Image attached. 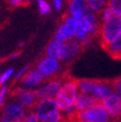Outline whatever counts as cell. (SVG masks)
Masks as SVG:
<instances>
[{
  "instance_id": "cell-1",
  "label": "cell",
  "mask_w": 121,
  "mask_h": 122,
  "mask_svg": "<svg viewBox=\"0 0 121 122\" xmlns=\"http://www.w3.org/2000/svg\"><path fill=\"white\" fill-rule=\"evenodd\" d=\"M121 34V16L114 14L99 25L98 39L100 47L105 51Z\"/></svg>"
},
{
  "instance_id": "cell-2",
  "label": "cell",
  "mask_w": 121,
  "mask_h": 122,
  "mask_svg": "<svg viewBox=\"0 0 121 122\" xmlns=\"http://www.w3.org/2000/svg\"><path fill=\"white\" fill-rule=\"evenodd\" d=\"M78 86V80L71 76L66 81L62 86L60 87L58 93L55 96V99L58 103L59 110L66 111L68 109L75 106L76 99V91Z\"/></svg>"
},
{
  "instance_id": "cell-3",
  "label": "cell",
  "mask_w": 121,
  "mask_h": 122,
  "mask_svg": "<svg viewBox=\"0 0 121 122\" xmlns=\"http://www.w3.org/2000/svg\"><path fill=\"white\" fill-rule=\"evenodd\" d=\"M10 96L19 101L27 110H33L39 101L35 89H28L20 85L10 91Z\"/></svg>"
},
{
  "instance_id": "cell-4",
  "label": "cell",
  "mask_w": 121,
  "mask_h": 122,
  "mask_svg": "<svg viewBox=\"0 0 121 122\" xmlns=\"http://www.w3.org/2000/svg\"><path fill=\"white\" fill-rule=\"evenodd\" d=\"M27 109L13 97H9L1 108V115L13 121H21L25 116Z\"/></svg>"
},
{
  "instance_id": "cell-5",
  "label": "cell",
  "mask_w": 121,
  "mask_h": 122,
  "mask_svg": "<svg viewBox=\"0 0 121 122\" xmlns=\"http://www.w3.org/2000/svg\"><path fill=\"white\" fill-rule=\"evenodd\" d=\"M86 50L82 46L81 41H68L66 43H63V47L60 49L59 60H74Z\"/></svg>"
},
{
  "instance_id": "cell-6",
  "label": "cell",
  "mask_w": 121,
  "mask_h": 122,
  "mask_svg": "<svg viewBox=\"0 0 121 122\" xmlns=\"http://www.w3.org/2000/svg\"><path fill=\"white\" fill-rule=\"evenodd\" d=\"M45 81V76L38 71L37 68L29 69L24 76L20 80L19 85L28 89H35Z\"/></svg>"
},
{
  "instance_id": "cell-7",
  "label": "cell",
  "mask_w": 121,
  "mask_h": 122,
  "mask_svg": "<svg viewBox=\"0 0 121 122\" xmlns=\"http://www.w3.org/2000/svg\"><path fill=\"white\" fill-rule=\"evenodd\" d=\"M101 104L107 110L109 115L113 119L121 120V97L115 93L106 96L101 99Z\"/></svg>"
},
{
  "instance_id": "cell-8",
  "label": "cell",
  "mask_w": 121,
  "mask_h": 122,
  "mask_svg": "<svg viewBox=\"0 0 121 122\" xmlns=\"http://www.w3.org/2000/svg\"><path fill=\"white\" fill-rule=\"evenodd\" d=\"M91 93L98 99H103L114 93L111 80H92Z\"/></svg>"
},
{
  "instance_id": "cell-9",
  "label": "cell",
  "mask_w": 121,
  "mask_h": 122,
  "mask_svg": "<svg viewBox=\"0 0 121 122\" xmlns=\"http://www.w3.org/2000/svg\"><path fill=\"white\" fill-rule=\"evenodd\" d=\"M58 109V103L55 98H42L39 99L33 110L36 112L39 119L41 120Z\"/></svg>"
},
{
  "instance_id": "cell-10",
  "label": "cell",
  "mask_w": 121,
  "mask_h": 122,
  "mask_svg": "<svg viewBox=\"0 0 121 122\" xmlns=\"http://www.w3.org/2000/svg\"><path fill=\"white\" fill-rule=\"evenodd\" d=\"M36 68L45 76V80H47V78L57 75V71L59 70V63L57 59L46 56L45 58L41 59L39 61Z\"/></svg>"
},
{
  "instance_id": "cell-11",
  "label": "cell",
  "mask_w": 121,
  "mask_h": 122,
  "mask_svg": "<svg viewBox=\"0 0 121 122\" xmlns=\"http://www.w3.org/2000/svg\"><path fill=\"white\" fill-rule=\"evenodd\" d=\"M100 101L101 99H98L94 95H90L89 93L78 92V94L76 95L75 106L76 109L84 110V109H88L96 104H98V103H100Z\"/></svg>"
},
{
  "instance_id": "cell-12",
  "label": "cell",
  "mask_w": 121,
  "mask_h": 122,
  "mask_svg": "<svg viewBox=\"0 0 121 122\" xmlns=\"http://www.w3.org/2000/svg\"><path fill=\"white\" fill-rule=\"evenodd\" d=\"M76 38L78 40H83L84 38L87 37L89 33V30L91 28L92 24L88 21V19L86 17V15L82 16L80 19L76 20Z\"/></svg>"
},
{
  "instance_id": "cell-13",
  "label": "cell",
  "mask_w": 121,
  "mask_h": 122,
  "mask_svg": "<svg viewBox=\"0 0 121 122\" xmlns=\"http://www.w3.org/2000/svg\"><path fill=\"white\" fill-rule=\"evenodd\" d=\"M69 6V13L75 14L76 12H86L89 9L88 7V2L86 0H71L68 3Z\"/></svg>"
},
{
  "instance_id": "cell-14",
  "label": "cell",
  "mask_w": 121,
  "mask_h": 122,
  "mask_svg": "<svg viewBox=\"0 0 121 122\" xmlns=\"http://www.w3.org/2000/svg\"><path fill=\"white\" fill-rule=\"evenodd\" d=\"M105 52L108 54V56L111 59L115 60V61L121 60V34L119 37L106 49Z\"/></svg>"
},
{
  "instance_id": "cell-15",
  "label": "cell",
  "mask_w": 121,
  "mask_h": 122,
  "mask_svg": "<svg viewBox=\"0 0 121 122\" xmlns=\"http://www.w3.org/2000/svg\"><path fill=\"white\" fill-rule=\"evenodd\" d=\"M62 47H63V43L62 42L53 40L52 42L49 43V45L46 47V50H45L46 56L59 60L60 53V49H62Z\"/></svg>"
},
{
  "instance_id": "cell-16",
  "label": "cell",
  "mask_w": 121,
  "mask_h": 122,
  "mask_svg": "<svg viewBox=\"0 0 121 122\" xmlns=\"http://www.w3.org/2000/svg\"><path fill=\"white\" fill-rule=\"evenodd\" d=\"M88 7L96 15L101 14L107 7L105 0H88Z\"/></svg>"
},
{
  "instance_id": "cell-17",
  "label": "cell",
  "mask_w": 121,
  "mask_h": 122,
  "mask_svg": "<svg viewBox=\"0 0 121 122\" xmlns=\"http://www.w3.org/2000/svg\"><path fill=\"white\" fill-rule=\"evenodd\" d=\"M71 38L72 37L69 34V32L66 31L65 24H60V25L59 26V28H58V30H57V32L55 33V35H54V40L62 42V43L69 41Z\"/></svg>"
},
{
  "instance_id": "cell-18",
  "label": "cell",
  "mask_w": 121,
  "mask_h": 122,
  "mask_svg": "<svg viewBox=\"0 0 121 122\" xmlns=\"http://www.w3.org/2000/svg\"><path fill=\"white\" fill-rule=\"evenodd\" d=\"M92 87V80H78V86L77 89L81 93H90Z\"/></svg>"
},
{
  "instance_id": "cell-19",
  "label": "cell",
  "mask_w": 121,
  "mask_h": 122,
  "mask_svg": "<svg viewBox=\"0 0 121 122\" xmlns=\"http://www.w3.org/2000/svg\"><path fill=\"white\" fill-rule=\"evenodd\" d=\"M64 21H65L64 24L66 26V31L69 32V34L71 36V37H74L76 35V21L72 17H69V18L66 17Z\"/></svg>"
},
{
  "instance_id": "cell-20",
  "label": "cell",
  "mask_w": 121,
  "mask_h": 122,
  "mask_svg": "<svg viewBox=\"0 0 121 122\" xmlns=\"http://www.w3.org/2000/svg\"><path fill=\"white\" fill-rule=\"evenodd\" d=\"M9 94H10V89H9V85L6 83L3 85H0V109L2 108V106L5 104V102L7 101L9 98Z\"/></svg>"
},
{
  "instance_id": "cell-21",
  "label": "cell",
  "mask_w": 121,
  "mask_h": 122,
  "mask_svg": "<svg viewBox=\"0 0 121 122\" xmlns=\"http://www.w3.org/2000/svg\"><path fill=\"white\" fill-rule=\"evenodd\" d=\"M14 74H15V71L13 68H9V69H6L5 71H3L1 74H0V85L7 83L8 81L14 76Z\"/></svg>"
},
{
  "instance_id": "cell-22",
  "label": "cell",
  "mask_w": 121,
  "mask_h": 122,
  "mask_svg": "<svg viewBox=\"0 0 121 122\" xmlns=\"http://www.w3.org/2000/svg\"><path fill=\"white\" fill-rule=\"evenodd\" d=\"M106 6L114 12V14L121 16V0H107Z\"/></svg>"
},
{
  "instance_id": "cell-23",
  "label": "cell",
  "mask_w": 121,
  "mask_h": 122,
  "mask_svg": "<svg viewBox=\"0 0 121 122\" xmlns=\"http://www.w3.org/2000/svg\"><path fill=\"white\" fill-rule=\"evenodd\" d=\"M37 5L41 15H47L51 12V5L48 0H37Z\"/></svg>"
},
{
  "instance_id": "cell-24",
  "label": "cell",
  "mask_w": 121,
  "mask_h": 122,
  "mask_svg": "<svg viewBox=\"0 0 121 122\" xmlns=\"http://www.w3.org/2000/svg\"><path fill=\"white\" fill-rule=\"evenodd\" d=\"M63 117V114L60 112V110L58 109V110L54 111L53 113H51L50 115H48V116H46L45 118L41 119L40 122H60V119H62Z\"/></svg>"
},
{
  "instance_id": "cell-25",
  "label": "cell",
  "mask_w": 121,
  "mask_h": 122,
  "mask_svg": "<svg viewBox=\"0 0 121 122\" xmlns=\"http://www.w3.org/2000/svg\"><path fill=\"white\" fill-rule=\"evenodd\" d=\"M21 122H40V119L34 110H27Z\"/></svg>"
},
{
  "instance_id": "cell-26",
  "label": "cell",
  "mask_w": 121,
  "mask_h": 122,
  "mask_svg": "<svg viewBox=\"0 0 121 122\" xmlns=\"http://www.w3.org/2000/svg\"><path fill=\"white\" fill-rule=\"evenodd\" d=\"M111 83L114 89V92H116L120 97H121V76H117L115 78H112Z\"/></svg>"
},
{
  "instance_id": "cell-27",
  "label": "cell",
  "mask_w": 121,
  "mask_h": 122,
  "mask_svg": "<svg viewBox=\"0 0 121 122\" xmlns=\"http://www.w3.org/2000/svg\"><path fill=\"white\" fill-rule=\"evenodd\" d=\"M29 69H30L29 66H23V68H21V69L15 74V76H14V81H15V82L20 81V80L24 76V75H25L26 72L29 71Z\"/></svg>"
},
{
  "instance_id": "cell-28",
  "label": "cell",
  "mask_w": 121,
  "mask_h": 122,
  "mask_svg": "<svg viewBox=\"0 0 121 122\" xmlns=\"http://www.w3.org/2000/svg\"><path fill=\"white\" fill-rule=\"evenodd\" d=\"M7 3L11 8H17L20 6H24L23 0H7Z\"/></svg>"
},
{
  "instance_id": "cell-29",
  "label": "cell",
  "mask_w": 121,
  "mask_h": 122,
  "mask_svg": "<svg viewBox=\"0 0 121 122\" xmlns=\"http://www.w3.org/2000/svg\"><path fill=\"white\" fill-rule=\"evenodd\" d=\"M51 1L56 10H60V8L63 6V0H51Z\"/></svg>"
},
{
  "instance_id": "cell-30",
  "label": "cell",
  "mask_w": 121,
  "mask_h": 122,
  "mask_svg": "<svg viewBox=\"0 0 121 122\" xmlns=\"http://www.w3.org/2000/svg\"><path fill=\"white\" fill-rule=\"evenodd\" d=\"M0 122H21V121H13V120H11L7 117L3 116V115H1V116H0Z\"/></svg>"
},
{
  "instance_id": "cell-31",
  "label": "cell",
  "mask_w": 121,
  "mask_h": 122,
  "mask_svg": "<svg viewBox=\"0 0 121 122\" xmlns=\"http://www.w3.org/2000/svg\"><path fill=\"white\" fill-rule=\"evenodd\" d=\"M20 56V52H17V53H13L11 55V56L9 57V60H15V59H17L18 57Z\"/></svg>"
},
{
  "instance_id": "cell-32",
  "label": "cell",
  "mask_w": 121,
  "mask_h": 122,
  "mask_svg": "<svg viewBox=\"0 0 121 122\" xmlns=\"http://www.w3.org/2000/svg\"><path fill=\"white\" fill-rule=\"evenodd\" d=\"M23 1H24V6H28V5L31 4L34 0H23Z\"/></svg>"
},
{
  "instance_id": "cell-33",
  "label": "cell",
  "mask_w": 121,
  "mask_h": 122,
  "mask_svg": "<svg viewBox=\"0 0 121 122\" xmlns=\"http://www.w3.org/2000/svg\"><path fill=\"white\" fill-rule=\"evenodd\" d=\"M111 122H121V120L120 119H113Z\"/></svg>"
},
{
  "instance_id": "cell-34",
  "label": "cell",
  "mask_w": 121,
  "mask_h": 122,
  "mask_svg": "<svg viewBox=\"0 0 121 122\" xmlns=\"http://www.w3.org/2000/svg\"><path fill=\"white\" fill-rule=\"evenodd\" d=\"M70 1H71V0H66V3H69Z\"/></svg>"
}]
</instances>
